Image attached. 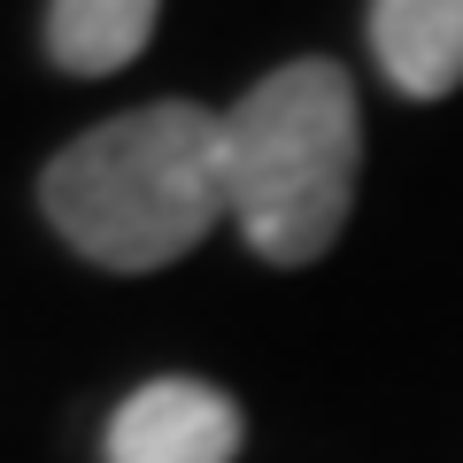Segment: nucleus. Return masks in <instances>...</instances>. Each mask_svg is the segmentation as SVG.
Here are the masks:
<instances>
[{
  "instance_id": "1",
  "label": "nucleus",
  "mask_w": 463,
  "mask_h": 463,
  "mask_svg": "<svg viewBox=\"0 0 463 463\" xmlns=\"http://www.w3.org/2000/svg\"><path fill=\"white\" fill-rule=\"evenodd\" d=\"M39 209L100 270H170L232 216L224 116L194 100L124 109L70 139L39 178Z\"/></svg>"
},
{
  "instance_id": "2",
  "label": "nucleus",
  "mask_w": 463,
  "mask_h": 463,
  "mask_svg": "<svg viewBox=\"0 0 463 463\" xmlns=\"http://www.w3.org/2000/svg\"><path fill=\"white\" fill-rule=\"evenodd\" d=\"M364 116L355 78L325 54L279 62L224 109V201L263 263L301 270L340 240L355 209Z\"/></svg>"
},
{
  "instance_id": "3",
  "label": "nucleus",
  "mask_w": 463,
  "mask_h": 463,
  "mask_svg": "<svg viewBox=\"0 0 463 463\" xmlns=\"http://www.w3.org/2000/svg\"><path fill=\"white\" fill-rule=\"evenodd\" d=\"M248 440V417L224 386L209 379H147L139 394H124V410L109 417V463H232Z\"/></svg>"
},
{
  "instance_id": "4",
  "label": "nucleus",
  "mask_w": 463,
  "mask_h": 463,
  "mask_svg": "<svg viewBox=\"0 0 463 463\" xmlns=\"http://www.w3.org/2000/svg\"><path fill=\"white\" fill-rule=\"evenodd\" d=\"M371 47L394 93L448 100L463 85V0H371Z\"/></svg>"
},
{
  "instance_id": "5",
  "label": "nucleus",
  "mask_w": 463,
  "mask_h": 463,
  "mask_svg": "<svg viewBox=\"0 0 463 463\" xmlns=\"http://www.w3.org/2000/svg\"><path fill=\"white\" fill-rule=\"evenodd\" d=\"M163 0H47V54L70 78H116L155 39Z\"/></svg>"
}]
</instances>
